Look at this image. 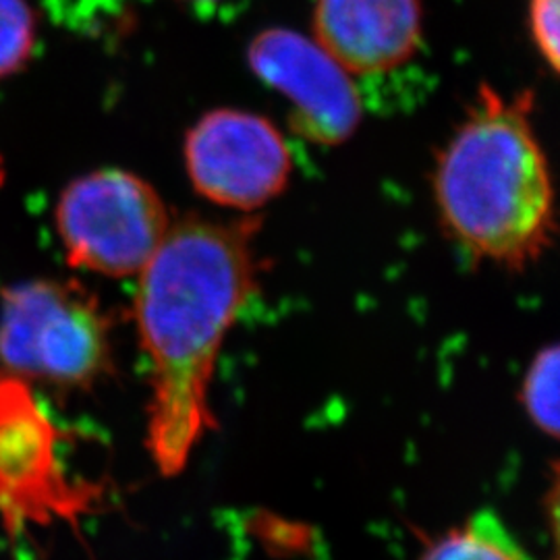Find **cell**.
Wrapping results in <instances>:
<instances>
[{"instance_id": "2", "label": "cell", "mask_w": 560, "mask_h": 560, "mask_svg": "<svg viewBox=\"0 0 560 560\" xmlns=\"http://www.w3.org/2000/svg\"><path fill=\"white\" fill-rule=\"evenodd\" d=\"M529 101L481 90L434 171L442 224L478 260L523 268L555 231L550 164L529 119Z\"/></svg>"}, {"instance_id": "9", "label": "cell", "mask_w": 560, "mask_h": 560, "mask_svg": "<svg viewBox=\"0 0 560 560\" xmlns=\"http://www.w3.org/2000/svg\"><path fill=\"white\" fill-rule=\"evenodd\" d=\"M559 361L557 345L541 349L523 381L527 416L550 439H559Z\"/></svg>"}, {"instance_id": "7", "label": "cell", "mask_w": 560, "mask_h": 560, "mask_svg": "<svg viewBox=\"0 0 560 560\" xmlns=\"http://www.w3.org/2000/svg\"><path fill=\"white\" fill-rule=\"evenodd\" d=\"M312 30L351 75H378L416 57L423 7L421 0H316Z\"/></svg>"}, {"instance_id": "5", "label": "cell", "mask_w": 560, "mask_h": 560, "mask_svg": "<svg viewBox=\"0 0 560 560\" xmlns=\"http://www.w3.org/2000/svg\"><path fill=\"white\" fill-rule=\"evenodd\" d=\"M183 162L203 200L241 212L277 200L293 173L277 125L240 108H217L196 120L183 141Z\"/></svg>"}, {"instance_id": "4", "label": "cell", "mask_w": 560, "mask_h": 560, "mask_svg": "<svg viewBox=\"0 0 560 560\" xmlns=\"http://www.w3.org/2000/svg\"><path fill=\"white\" fill-rule=\"evenodd\" d=\"M55 221L69 264L110 279L138 277L173 224L161 194L122 168L71 180Z\"/></svg>"}, {"instance_id": "3", "label": "cell", "mask_w": 560, "mask_h": 560, "mask_svg": "<svg viewBox=\"0 0 560 560\" xmlns=\"http://www.w3.org/2000/svg\"><path fill=\"white\" fill-rule=\"evenodd\" d=\"M108 322L78 282L27 280L0 300V374L65 388L108 372Z\"/></svg>"}, {"instance_id": "1", "label": "cell", "mask_w": 560, "mask_h": 560, "mask_svg": "<svg viewBox=\"0 0 560 560\" xmlns=\"http://www.w3.org/2000/svg\"><path fill=\"white\" fill-rule=\"evenodd\" d=\"M252 240V222L189 217L171 224L138 275L136 322L152 374L145 446L162 476H179L214 425V368L256 289Z\"/></svg>"}, {"instance_id": "8", "label": "cell", "mask_w": 560, "mask_h": 560, "mask_svg": "<svg viewBox=\"0 0 560 560\" xmlns=\"http://www.w3.org/2000/svg\"><path fill=\"white\" fill-rule=\"evenodd\" d=\"M421 560H534L492 511H481L463 527L432 544Z\"/></svg>"}, {"instance_id": "11", "label": "cell", "mask_w": 560, "mask_h": 560, "mask_svg": "<svg viewBox=\"0 0 560 560\" xmlns=\"http://www.w3.org/2000/svg\"><path fill=\"white\" fill-rule=\"evenodd\" d=\"M559 0H529L527 9L532 40L552 73L559 71Z\"/></svg>"}, {"instance_id": "10", "label": "cell", "mask_w": 560, "mask_h": 560, "mask_svg": "<svg viewBox=\"0 0 560 560\" xmlns=\"http://www.w3.org/2000/svg\"><path fill=\"white\" fill-rule=\"evenodd\" d=\"M38 36L36 13L27 0H0V81L25 69Z\"/></svg>"}, {"instance_id": "6", "label": "cell", "mask_w": 560, "mask_h": 560, "mask_svg": "<svg viewBox=\"0 0 560 560\" xmlns=\"http://www.w3.org/2000/svg\"><path fill=\"white\" fill-rule=\"evenodd\" d=\"M247 65L291 108V125L305 140L339 145L361 122L353 75L318 42L289 27H268L247 46Z\"/></svg>"}]
</instances>
